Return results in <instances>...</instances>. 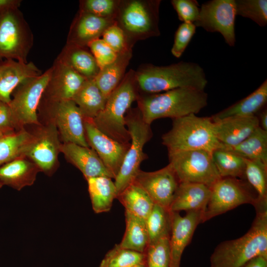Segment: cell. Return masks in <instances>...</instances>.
Instances as JSON below:
<instances>
[{"label":"cell","mask_w":267,"mask_h":267,"mask_svg":"<svg viewBox=\"0 0 267 267\" xmlns=\"http://www.w3.org/2000/svg\"><path fill=\"white\" fill-rule=\"evenodd\" d=\"M136 101L143 120L150 125L160 118L197 114L207 105L208 94L203 90L182 88L156 93H139Z\"/></svg>","instance_id":"obj_2"},{"label":"cell","mask_w":267,"mask_h":267,"mask_svg":"<svg viewBox=\"0 0 267 267\" xmlns=\"http://www.w3.org/2000/svg\"><path fill=\"white\" fill-rule=\"evenodd\" d=\"M135 72L141 93H159L182 88L204 90L208 83L203 68L192 62L181 61L166 66L145 64Z\"/></svg>","instance_id":"obj_1"},{"label":"cell","mask_w":267,"mask_h":267,"mask_svg":"<svg viewBox=\"0 0 267 267\" xmlns=\"http://www.w3.org/2000/svg\"><path fill=\"white\" fill-rule=\"evenodd\" d=\"M259 119V127L264 131L267 132V110L263 109L259 112L257 116Z\"/></svg>","instance_id":"obj_48"},{"label":"cell","mask_w":267,"mask_h":267,"mask_svg":"<svg viewBox=\"0 0 267 267\" xmlns=\"http://www.w3.org/2000/svg\"><path fill=\"white\" fill-rule=\"evenodd\" d=\"M116 199L123 205L125 211L144 220L154 205L148 194L134 181L120 193Z\"/></svg>","instance_id":"obj_30"},{"label":"cell","mask_w":267,"mask_h":267,"mask_svg":"<svg viewBox=\"0 0 267 267\" xmlns=\"http://www.w3.org/2000/svg\"><path fill=\"white\" fill-rule=\"evenodd\" d=\"M143 263L144 253L123 248L118 244L105 254L99 267H132Z\"/></svg>","instance_id":"obj_37"},{"label":"cell","mask_w":267,"mask_h":267,"mask_svg":"<svg viewBox=\"0 0 267 267\" xmlns=\"http://www.w3.org/2000/svg\"><path fill=\"white\" fill-rule=\"evenodd\" d=\"M139 93L135 71L130 69L107 98L104 109L91 120L94 126L117 141L130 143L125 116Z\"/></svg>","instance_id":"obj_4"},{"label":"cell","mask_w":267,"mask_h":267,"mask_svg":"<svg viewBox=\"0 0 267 267\" xmlns=\"http://www.w3.org/2000/svg\"><path fill=\"white\" fill-rule=\"evenodd\" d=\"M245 178L258 197L256 212L267 211V165L262 162L245 159Z\"/></svg>","instance_id":"obj_33"},{"label":"cell","mask_w":267,"mask_h":267,"mask_svg":"<svg viewBox=\"0 0 267 267\" xmlns=\"http://www.w3.org/2000/svg\"><path fill=\"white\" fill-rule=\"evenodd\" d=\"M169 163L179 181L197 183L210 187L220 177L212 153L203 150L168 154Z\"/></svg>","instance_id":"obj_12"},{"label":"cell","mask_w":267,"mask_h":267,"mask_svg":"<svg viewBox=\"0 0 267 267\" xmlns=\"http://www.w3.org/2000/svg\"><path fill=\"white\" fill-rule=\"evenodd\" d=\"M102 39L117 53L128 49H133L128 44L122 30L115 23L104 31Z\"/></svg>","instance_id":"obj_44"},{"label":"cell","mask_w":267,"mask_h":267,"mask_svg":"<svg viewBox=\"0 0 267 267\" xmlns=\"http://www.w3.org/2000/svg\"><path fill=\"white\" fill-rule=\"evenodd\" d=\"M42 71L32 61L11 59L0 61V101L8 104L14 89L26 80L41 75Z\"/></svg>","instance_id":"obj_20"},{"label":"cell","mask_w":267,"mask_h":267,"mask_svg":"<svg viewBox=\"0 0 267 267\" xmlns=\"http://www.w3.org/2000/svg\"><path fill=\"white\" fill-rule=\"evenodd\" d=\"M242 267H267V257L257 256L250 260Z\"/></svg>","instance_id":"obj_46"},{"label":"cell","mask_w":267,"mask_h":267,"mask_svg":"<svg viewBox=\"0 0 267 267\" xmlns=\"http://www.w3.org/2000/svg\"><path fill=\"white\" fill-rule=\"evenodd\" d=\"M41 171L25 156L16 158L0 166V182L19 191L32 185Z\"/></svg>","instance_id":"obj_23"},{"label":"cell","mask_w":267,"mask_h":267,"mask_svg":"<svg viewBox=\"0 0 267 267\" xmlns=\"http://www.w3.org/2000/svg\"><path fill=\"white\" fill-rule=\"evenodd\" d=\"M161 0H120L115 24L123 31L129 46L160 35Z\"/></svg>","instance_id":"obj_6"},{"label":"cell","mask_w":267,"mask_h":267,"mask_svg":"<svg viewBox=\"0 0 267 267\" xmlns=\"http://www.w3.org/2000/svg\"><path fill=\"white\" fill-rule=\"evenodd\" d=\"M223 148L245 159L259 161L267 165V132L260 127L237 145Z\"/></svg>","instance_id":"obj_32"},{"label":"cell","mask_w":267,"mask_h":267,"mask_svg":"<svg viewBox=\"0 0 267 267\" xmlns=\"http://www.w3.org/2000/svg\"><path fill=\"white\" fill-rule=\"evenodd\" d=\"M56 59L86 79H94L100 71L94 57L88 47L66 43Z\"/></svg>","instance_id":"obj_25"},{"label":"cell","mask_w":267,"mask_h":267,"mask_svg":"<svg viewBox=\"0 0 267 267\" xmlns=\"http://www.w3.org/2000/svg\"><path fill=\"white\" fill-rule=\"evenodd\" d=\"M236 15L251 19L260 27L267 24V0H235Z\"/></svg>","instance_id":"obj_39"},{"label":"cell","mask_w":267,"mask_h":267,"mask_svg":"<svg viewBox=\"0 0 267 267\" xmlns=\"http://www.w3.org/2000/svg\"><path fill=\"white\" fill-rule=\"evenodd\" d=\"M115 23L114 19L79 10L71 24L66 43L88 47L91 42L99 39L107 28Z\"/></svg>","instance_id":"obj_19"},{"label":"cell","mask_w":267,"mask_h":267,"mask_svg":"<svg viewBox=\"0 0 267 267\" xmlns=\"http://www.w3.org/2000/svg\"><path fill=\"white\" fill-rule=\"evenodd\" d=\"M211 194L210 188L203 184L181 182L177 189L170 210L179 212L201 211L203 212Z\"/></svg>","instance_id":"obj_24"},{"label":"cell","mask_w":267,"mask_h":267,"mask_svg":"<svg viewBox=\"0 0 267 267\" xmlns=\"http://www.w3.org/2000/svg\"><path fill=\"white\" fill-rule=\"evenodd\" d=\"M132 57V49L117 53L116 59L101 69L94 78L106 99L124 78Z\"/></svg>","instance_id":"obj_27"},{"label":"cell","mask_w":267,"mask_h":267,"mask_svg":"<svg viewBox=\"0 0 267 267\" xmlns=\"http://www.w3.org/2000/svg\"><path fill=\"white\" fill-rule=\"evenodd\" d=\"M34 36L19 8L0 11V61L27 62Z\"/></svg>","instance_id":"obj_8"},{"label":"cell","mask_w":267,"mask_h":267,"mask_svg":"<svg viewBox=\"0 0 267 267\" xmlns=\"http://www.w3.org/2000/svg\"><path fill=\"white\" fill-rule=\"evenodd\" d=\"M215 166L221 178H245V159L225 148H217L212 152Z\"/></svg>","instance_id":"obj_35"},{"label":"cell","mask_w":267,"mask_h":267,"mask_svg":"<svg viewBox=\"0 0 267 267\" xmlns=\"http://www.w3.org/2000/svg\"><path fill=\"white\" fill-rule=\"evenodd\" d=\"M258 127L257 115L225 119L214 122L216 138L223 148L233 147L249 136Z\"/></svg>","instance_id":"obj_22"},{"label":"cell","mask_w":267,"mask_h":267,"mask_svg":"<svg viewBox=\"0 0 267 267\" xmlns=\"http://www.w3.org/2000/svg\"><path fill=\"white\" fill-rule=\"evenodd\" d=\"M171 4L182 22L193 23L197 19L200 7L196 0H172Z\"/></svg>","instance_id":"obj_43"},{"label":"cell","mask_w":267,"mask_h":267,"mask_svg":"<svg viewBox=\"0 0 267 267\" xmlns=\"http://www.w3.org/2000/svg\"><path fill=\"white\" fill-rule=\"evenodd\" d=\"M172 214L173 212L170 209L154 204L150 214L145 220L149 244L163 238H170Z\"/></svg>","instance_id":"obj_36"},{"label":"cell","mask_w":267,"mask_h":267,"mask_svg":"<svg viewBox=\"0 0 267 267\" xmlns=\"http://www.w3.org/2000/svg\"><path fill=\"white\" fill-rule=\"evenodd\" d=\"M85 135L91 148L97 153L114 179L118 175L130 143L115 140L100 131L91 120L84 119Z\"/></svg>","instance_id":"obj_16"},{"label":"cell","mask_w":267,"mask_h":267,"mask_svg":"<svg viewBox=\"0 0 267 267\" xmlns=\"http://www.w3.org/2000/svg\"><path fill=\"white\" fill-rule=\"evenodd\" d=\"M73 100L85 119L93 120L104 108L107 99L97 86L94 79H87Z\"/></svg>","instance_id":"obj_28"},{"label":"cell","mask_w":267,"mask_h":267,"mask_svg":"<svg viewBox=\"0 0 267 267\" xmlns=\"http://www.w3.org/2000/svg\"><path fill=\"white\" fill-rule=\"evenodd\" d=\"M5 134H4V133H2L1 132H0V139L3 137L4 136Z\"/></svg>","instance_id":"obj_50"},{"label":"cell","mask_w":267,"mask_h":267,"mask_svg":"<svg viewBox=\"0 0 267 267\" xmlns=\"http://www.w3.org/2000/svg\"><path fill=\"white\" fill-rule=\"evenodd\" d=\"M132 267H146V266L145 263H143V264H140L134 266Z\"/></svg>","instance_id":"obj_49"},{"label":"cell","mask_w":267,"mask_h":267,"mask_svg":"<svg viewBox=\"0 0 267 267\" xmlns=\"http://www.w3.org/2000/svg\"><path fill=\"white\" fill-rule=\"evenodd\" d=\"M21 0H0V11L11 8H19Z\"/></svg>","instance_id":"obj_47"},{"label":"cell","mask_w":267,"mask_h":267,"mask_svg":"<svg viewBox=\"0 0 267 267\" xmlns=\"http://www.w3.org/2000/svg\"><path fill=\"white\" fill-rule=\"evenodd\" d=\"M37 126L25 156L32 161L41 172L51 176L59 166L58 156L62 142L54 123L49 119Z\"/></svg>","instance_id":"obj_13"},{"label":"cell","mask_w":267,"mask_h":267,"mask_svg":"<svg viewBox=\"0 0 267 267\" xmlns=\"http://www.w3.org/2000/svg\"><path fill=\"white\" fill-rule=\"evenodd\" d=\"M171 129L162 136L168 154L183 151L203 150L212 152L223 146L216 138L211 117L191 114L173 119Z\"/></svg>","instance_id":"obj_5"},{"label":"cell","mask_w":267,"mask_h":267,"mask_svg":"<svg viewBox=\"0 0 267 267\" xmlns=\"http://www.w3.org/2000/svg\"><path fill=\"white\" fill-rule=\"evenodd\" d=\"M134 181L148 194L154 204L168 209L180 183L170 164L153 172L140 170Z\"/></svg>","instance_id":"obj_15"},{"label":"cell","mask_w":267,"mask_h":267,"mask_svg":"<svg viewBox=\"0 0 267 267\" xmlns=\"http://www.w3.org/2000/svg\"><path fill=\"white\" fill-rule=\"evenodd\" d=\"M61 153L68 162L81 172L86 180L98 177L113 178L97 153L89 147L62 143Z\"/></svg>","instance_id":"obj_21"},{"label":"cell","mask_w":267,"mask_h":267,"mask_svg":"<svg viewBox=\"0 0 267 267\" xmlns=\"http://www.w3.org/2000/svg\"><path fill=\"white\" fill-rule=\"evenodd\" d=\"M87 181L93 211L97 214L109 212L117 196L114 181L106 177L91 178Z\"/></svg>","instance_id":"obj_29"},{"label":"cell","mask_w":267,"mask_h":267,"mask_svg":"<svg viewBox=\"0 0 267 267\" xmlns=\"http://www.w3.org/2000/svg\"><path fill=\"white\" fill-rule=\"evenodd\" d=\"M3 185L0 182V189L2 187Z\"/></svg>","instance_id":"obj_51"},{"label":"cell","mask_w":267,"mask_h":267,"mask_svg":"<svg viewBox=\"0 0 267 267\" xmlns=\"http://www.w3.org/2000/svg\"><path fill=\"white\" fill-rule=\"evenodd\" d=\"M125 122L131 141L120 171L114 181L117 195L134 182L140 170L141 162L148 158L143 152L144 146L153 136L150 125L143 120L137 107L128 110Z\"/></svg>","instance_id":"obj_7"},{"label":"cell","mask_w":267,"mask_h":267,"mask_svg":"<svg viewBox=\"0 0 267 267\" xmlns=\"http://www.w3.org/2000/svg\"><path fill=\"white\" fill-rule=\"evenodd\" d=\"M32 137V134L25 128L3 136L0 139V166L25 156Z\"/></svg>","instance_id":"obj_34"},{"label":"cell","mask_w":267,"mask_h":267,"mask_svg":"<svg viewBox=\"0 0 267 267\" xmlns=\"http://www.w3.org/2000/svg\"><path fill=\"white\" fill-rule=\"evenodd\" d=\"M210 197L202 214L201 223L242 204L258 206L257 194L245 179L221 178L210 187Z\"/></svg>","instance_id":"obj_9"},{"label":"cell","mask_w":267,"mask_h":267,"mask_svg":"<svg viewBox=\"0 0 267 267\" xmlns=\"http://www.w3.org/2000/svg\"><path fill=\"white\" fill-rule=\"evenodd\" d=\"M172 223L170 237L171 262L170 267H179L185 248L190 242L197 225L201 223L203 212H187L184 216L172 212Z\"/></svg>","instance_id":"obj_18"},{"label":"cell","mask_w":267,"mask_h":267,"mask_svg":"<svg viewBox=\"0 0 267 267\" xmlns=\"http://www.w3.org/2000/svg\"><path fill=\"white\" fill-rule=\"evenodd\" d=\"M196 27L193 23L182 22L176 31L171 52L176 58L183 54L196 32Z\"/></svg>","instance_id":"obj_41"},{"label":"cell","mask_w":267,"mask_h":267,"mask_svg":"<svg viewBox=\"0 0 267 267\" xmlns=\"http://www.w3.org/2000/svg\"><path fill=\"white\" fill-rule=\"evenodd\" d=\"M38 114L54 123L62 143L89 147L85 135L84 117L73 100L54 101L42 99Z\"/></svg>","instance_id":"obj_10"},{"label":"cell","mask_w":267,"mask_h":267,"mask_svg":"<svg viewBox=\"0 0 267 267\" xmlns=\"http://www.w3.org/2000/svg\"><path fill=\"white\" fill-rule=\"evenodd\" d=\"M126 229L119 245L125 249L144 253L149 245L145 220L125 211Z\"/></svg>","instance_id":"obj_31"},{"label":"cell","mask_w":267,"mask_h":267,"mask_svg":"<svg viewBox=\"0 0 267 267\" xmlns=\"http://www.w3.org/2000/svg\"><path fill=\"white\" fill-rule=\"evenodd\" d=\"M88 47L94 57L100 70L113 62L117 56V53L101 38L91 42Z\"/></svg>","instance_id":"obj_42"},{"label":"cell","mask_w":267,"mask_h":267,"mask_svg":"<svg viewBox=\"0 0 267 267\" xmlns=\"http://www.w3.org/2000/svg\"><path fill=\"white\" fill-rule=\"evenodd\" d=\"M51 73L50 67L41 75L24 81L12 92L9 105L18 130L26 125L41 124L38 108Z\"/></svg>","instance_id":"obj_11"},{"label":"cell","mask_w":267,"mask_h":267,"mask_svg":"<svg viewBox=\"0 0 267 267\" xmlns=\"http://www.w3.org/2000/svg\"><path fill=\"white\" fill-rule=\"evenodd\" d=\"M259 256L267 257V211L256 212L244 235L219 244L211 256V267H242Z\"/></svg>","instance_id":"obj_3"},{"label":"cell","mask_w":267,"mask_h":267,"mask_svg":"<svg viewBox=\"0 0 267 267\" xmlns=\"http://www.w3.org/2000/svg\"><path fill=\"white\" fill-rule=\"evenodd\" d=\"M267 102V80H266L255 90L246 97L213 115V122L225 119L257 115L264 109Z\"/></svg>","instance_id":"obj_26"},{"label":"cell","mask_w":267,"mask_h":267,"mask_svg":"<svg viewBox=\"0 0 267 267\" xmlns=\"http://www.w3.org/2000/svg\"><path fill=\"white\" fill-rule=\"evenodd\" d=\"M119 1L120 0H80L79 10L100 17L115 20Z\"/></svg>","instance_id":"obj_40"},{"label":"cell","mask_w":267,"mask_h":267,"mask_svg":"<svg viewBox=\"0 0 267 267\" xmlns=\"http://www.w3.org/2000/svg\"><path fill=\"white\" fill-rule=\"evenodd\" d=\"M42 99L62 101L73 99L87 80L71 67L55 59Z\"/></svg>","instance_id":"obj_17"},{"label":"cell","mask_w":267,"mask_h":267,"mask_svg":"<svg viewBox=\"0 0 267 267\" xmlns=\"http://www.w3.org/2000/svg\"><path fill=\"white\" fill-rule=\"evenodd\" d=\"M236 16L235 0H212L202 4L194 24L207 32L220 33L229 46H234Z\"/></svg>","instance_id":"obj_14"},{"label":"cell","mask_w":267,"mask_h":267,"mask_svg":"<svg viewBox=\"0 0 267 267\" xmlns=\"http://www.w3.org/2000/svg\"><path fill=\"white\" fill-rule=\"evenodd\" d=\"M17 131L9 104L0 101V132L7 134Z\"/></svg>","instance_id":"obj_45"},{"label":"cell","mask_w":267,"mask_h":267,"mask_svg":"<svg viewBox=\"0 0 267 267\" xmlns=\"http://www.w3.org/2000/svg\"><path fill=\"white\" fill-rule=\"evenodd\" d=\"M144 253L146 267H170V238H163L149 244Z\"/></svg>","instance_id":"obj_38"}]
</instances>
